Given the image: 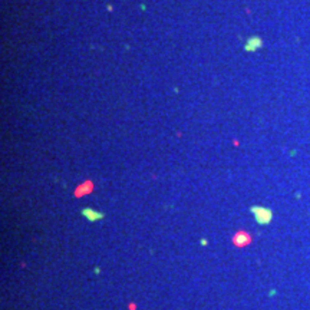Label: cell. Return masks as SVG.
<instances>
[{"instance_id": "6da1fadb", "label": "cell", "mask_w": 310, "mask_h": 310, "mask_svg": "<svg viewBox=\"0 0 310 310\" xmlns=\"http://www.w3.org/2000/svg\"><path fill=\"white\" fill-rule=\"evenodd\" d=\"M250 211L253 213V216L256 218V222H258L260 225H266V224H270L271 220H273V211L266 208V207H261V205H253Z\"/></svg>"}, {"instance_id": "7a4b0ae2", "label": "cell", "mask_w": 310, "mask_h": 310, "mask_svg": "<svg viewBox=\"0 0 310 310\" xmlns=\"http://www.w3.org/2000/svg\"><path fill=\"white\" fill-rule=\"evenodd\" d=\"M82 216L88 220V221L94 222V221H98V220H102L104 218V214L102 213H99V211H95L92 210V208H83L82 210Z\"/></svg>"}, {"instance_id": "3957f363", "label": "cell", "mask_w": 310, "mask_h": 310, "mask_svg": "<svg viewBox=\"0 0 310 310\" xmlns=\"http://www.w3.org/2000/svg\"><path fill=\"white\" fill-rule=\"evenodd\" d=\"M260 47H261V39H260L258 36L250 37V39L246 42V45H244V49H246L247 52H254V50H257Z\"/></svg>"}, {"instance_id": "277c9868", "label": "cell", "mask_w": 310, "mask_h": 310, "mask_svg": "<svg viewBox=\"0 0 310 310\" xmlns=\"http://www.w3.org/2000/svg\"><path fill=\"white\" fill-rule=\"evenodd\" d=\"M234 244L238 247H243V246H247L248 243H250V240H251V237L247 234L246 231H238L237 234L234 235Z\"/></svg>"}]
</instances>
